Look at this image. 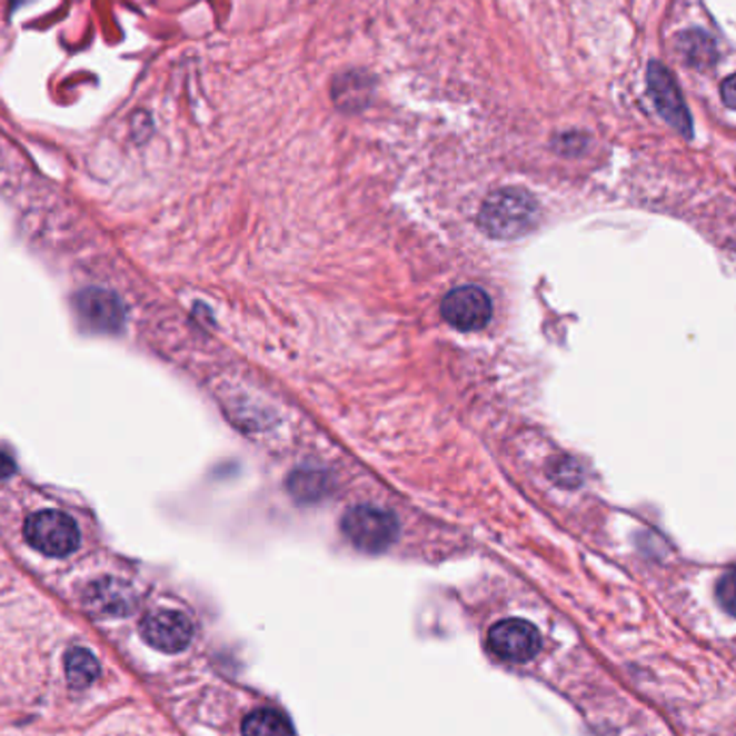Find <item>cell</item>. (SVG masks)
I'll use <instances>...</instances> for the list:
<instances>
[{
    "instance_id": "cell-1",
    "label": "cell",
    "mask_w": 736,
    "mask_h": 736,
    "mask_svg": "<svg viewBox=\"0 0 736 736\" xmlns=\"http://www.w3.org/2000/svg\"><path fill=\"white\" fill-rule=\"evenodd\" d=\"M538 205L535 197L519 188H504L489 195L478 213V225L496 239H517L535 227Z\"/></svg>"
},
{
    "instance_id": "cell-2",
    "label": "cell",
    "mask_w": 736,
    "mask_h": 736,
    "mask_svg": "<svg viewBox=\"0 0 736 736\" xmlns=\"http://www.w3.org/2000/svg\"><path fill=\"white\" fill-rule=\"evenodd\" d=\"M342 535L367 554L386 551L399 536V521L390 510L360 504L342 517Z\"/></svg>"
},
{
    "instance_id": "cell-3",
    "label": "cell",
    "mask_w": 736,
    "mask_h": 736,
    "mask_svg": "<svg viewBox=\"0 0 736 736\" xmlns=\"http://www.w3.org/2000/svg\"><path fill=\"white\" fill-rule=\"evenodd\" d=\"M24 536L37 551L52 558L69 556L80 545L76 521L61 510H39L31 515L24 526Z\"/></svg>"
},
{
    "instance_id": "cell-4",
    "label": "cell",
    "mask_w": 736,
    "mask_h": 736,
    "mask_svg": "<svg viewBox=\"0 0 736 736\" xmlns=\"http://www.w3.org/2000/svg\"><path fill=\"white\" fill-rule=\"evenodd\" d=\"M487 644L496 657L510 664H524L535 659L540 650V634L533 623L521 618L500 620L491 627Z\"/></svg>"
},
{
    "instance_id": "cell-5",
    "label": "cell",
    "mask_w": 736,
    "mask_h": 736,
    "mask_svg": "<svg viewBox=\"0 0 736 736\" xmlns=\"http://www.w3.org/2000/svg\"><path fill=\"white\" fill-rule=\"evenodd\" d=\"M140 636L156 650L181 653L190 646L195 629L186 614L175 609H158L140 623Z\"/></svg>"
},
{
    "instance_id": "cell-6",
    "label": "cell",
    "mask_w": 736,
    "mask_h": 736,
    "mask_svg": "<svg viewBox=\"0 0 736 736\" xmlns=\"http://www.w3.org/2000/svg\"><path fill=\"white\" fill-rule=\"evenodd\" d=\"M441 317L461 332H476L491 319V300L478 287H459L441 301Z\"/></svg>"
},
{
    "instance_id": "cell-7",
    "label": "cell",
    "mask_w": 736,
    "mask_h": 736,
    "mask_svg": "<svg viewBox=\"0 0 736 736\" xmlns=\"http://www.w3.org/2000/svg\"><path fill=\"white\" fill-rule=\"evenodd\" d=\"M648 91L655 100L659 115L668 121L669 126L685 138H692L694 135L692 115L683 101L674 76L662 63L648 66Z\"/></svg>"
},
{
    "instance_id": "cell-8",
    "label": "cell",
    "mask_w": 736,
    "mask_h": 736,
    "mask_svg": "<svg viewBox=\"0 0 736 736\" xmlns=\"http://www.w3.org/2000/svg\"><path fill=\"white\" fill-rule=\"evenodd\" d=\"M78 317L98 332H117L123 324V308L112 294L89 289L76 298Z\"/></svg>"
},
{
    "instance_id": "cell-9",
    "label": "cell",
    "mask_w": 736,
    "mask_h": 736,
    "mask_svg": "<svg viewBox=\"0 0 736 736\" xmlns=\"http://www.w3.org/2000/svg\"><path fill=\"white\" fill-rule=\"evenodd\" d=\"M84 605L93 616L100 618L128 616L135 609V593L123 581L101 579L84 593Z\"/></svg>"
},
{
    "instance_id": "cell-10",
    "label": "cell",
    "mask_w": 736,
    "mask_h": 736,
    "mask_svg": "<svg viewBox=\"0 0 736 736\" xmlns=\"http://www.w3.org/2000/svg\"><path fill=\"white\" fill-rule=\"evenodd\" d=\"M241 735L291 736L294 735V728H291L289 719L282 713H278L273 708H257L243 719Z\"/></svg>"
},
{
    "instance_id": "cell-11",
    "label": "cell",
    "mask_w": 736,
    "mask_h": 736,
    "mask_svg": "<svg viewBox=\"0 0 736 736\" xmlns=\"http://www.w3.org/2000/svg\"><path fill=\"white\" fill-rule=\"evenodd\" d=\"M100 676V664L87 648H69L66 655V678L71 689H84Z\"/></svg>"
},
{
    "instance_id": "cell-12",
    "label": "cell",
    "mask_w": 736,
    "mask_h": 736,
    "mask_svg": "<svg viewBox=\"0 0 736 736\" xmlns=\"http://www.w3.org/2000/svg\"><path fill=\"white\" fill-rule=\"evenodd\" d=\"M678 52H680V57L687 63H692V66H696L698 69L708 68L715 61V46L700 31L680 34V39H678Z\"/></svg>"
},
{
    "instance_id": "cell-13",
    "label": "cell",
    "mask_w": 736,
    "mask_h": 736,
    "mask_svg": "<svg viewBox=\"0 0 736 736\" xmlns=\"http://www.w3.org/2000/svg\"><path fill=\"white\" fill-rule=\"evenodd\" d=\"M332 98L338 106L347 110H356L358 106H365L368 98V80L360 73H347L338 78L332 87Z\"/></svg>"
},
{
    "instance_id": "cell-14",
    "label": "cell",
    "mask_w": 736,
    "mask_h": 736,
    "mask_svg": "<svg viewBox=\"0 0 736 736\" xmlns=\"http://www.w3.org/2000/svg\"><path fill=\"white\" fill-rule=\"evenodd\" d=\"M289 487H291V494L298 498V500H304V503H315V500H321L330 489H328V476L321 474V471H296L289 480Z\"/></svg>"
},
{
    "instance_id": "cell-15",
    "label": "cell",
    "mask_w": 736,
    "mask_h": 736,
    "mask_svg": "<svg viewBox=\"0 0 736 736\" xmlns=\"http://www.w3.org/2000/svg\"><path fill=\"white\" fill-rule=\"evenodd\" d=\"M717 599L730 616H736V567L722 575L717 584Z\"/></svg>"
},
{
    "instance_id": "cell-16",
    "label": "cell",
    "mask_w": 736,
    "mask_h": 736,
    "mask_svg": "<svg viewBox=\"0 0 736 736\" xmlns=\"http://www.w3.org/2000/svg\"><path fill=\"white\" fill-rule=\"evenodd\" d=\"M719 93H722V101H724L730 110H736V73H733L730 78L724 80Z\"/></svg>"
},
{
    "instance_id": "cell-17",
    "label": "cell",
    "mask_w": 736,
    "mask_h": 736,
    "mask_svg": "<svg viewBox=\"0 0 736 736\" xmlns=\"http://www.w3.org/2000/svg\"><path fill=\"white\" fill-rule=\"evenodd\" d=\"M13 471H16V464L7 457V455H2L0 452V480L2 478H9V476H13Z\"/></svg>"
}]
</instances>
